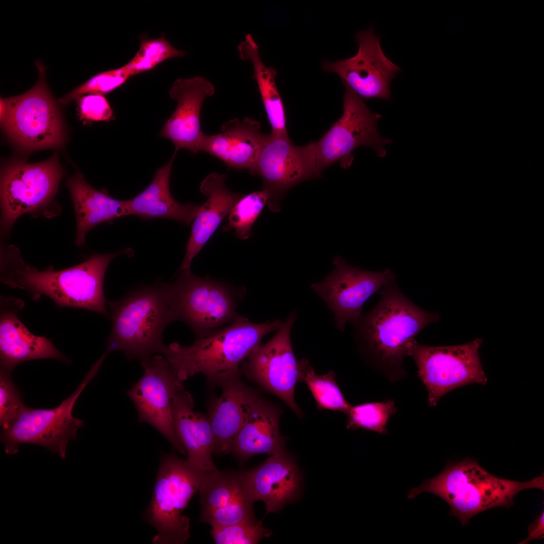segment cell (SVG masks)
Wrapping results in <instances>:
<instances>
[{
    "instance_id": "obj_21",
    "label": "cell",
    "mask_w": 544,
    "mask_h": 544,
    "mask_svg": "<svg viewBox=\"0 0 544 544\" xmlns=\"http://www.w3.org/2000/svg\"><path fill=\"white\" fill-rule=\"evenodd\" d=\"M24 305L20 299L1 296V369L12 372L18 364L36 359L50 358L70 362L50 339L32 334L22 322L19 312Z\"/></svg>"
},
{
    "instance_id": "obj_19",
    "label": "cell",
    "mask_w": 544,
    "mask_h": 544,
    "mask_svg": "<svg viewBox=\"0 0 544 544\" xmlns=\"http://www.w3.org/2000/svg\"><path fill=\"white\" fill-rule=\"evenodd\" d=\"M215 92L213 84L202 77L179 78L174 81L169 95L176 101L177 106L159 134L173 143L174 152L182 149L194 154L199 152L205 134L200 126L201 109L205 100Z\"/></svg>"
},
{
    "instance_id": "obj_37",
    "label": "cell",
    "mask_w": 544,
    "mask_h": 544,
    "mask_svg": "<svg viewBox=\"0 0 544 544\" xmlns=\"http://www.w3.org/2000/svg\"><path fill=\"white\" fill-rule=\"evenodd\" d=\"M11 372L1 369L0 424L7 428L25 406L11 376Z\"/></svg>"
},
{
    "instance_id": "obj_5",
    "label": "cell",
    "mask_w": 544,
    "mask_h": 544,
    "mask_svg": "<svg viewBox=\"0 0 544 544\" xmlns=\"http://www.w3.org/2000/svg\"><path fill=\"white\" fill-rule=\"evenodd\" d=\"M283 321L262 323L239 316L228 324L197 338L189 346L177 343L165 346L162 355L181 381L198 373L208 379L239 369L242 361L260 345L267 333L278 330Z\"/></svg>"
},
{
    "instance_id": "obj_33",
    "label": "cell",
    "mask_w": 544,
    "mask_h": 544,
    "mask_svg": "<svg viewBox=\"0 0 544 544\" xmlns=\"http://www.w3.org/2000/svg\"><path fill=\"white\" fill-rule=\"evenodd\" d=\"M396 412L393 399L363 403L352 406L348 415V429H363L386 435L388 420Z\"/></svg>"
},
{
    "instance_id": "obj_29",
    "label": "cell",
    "mask_w": 544,
    "mask_h": 544,
    "mask_svg": "<svg viewBox=\"0 0 544 544\" xmlns=\"http://www.w3.org/2000/svg\"><path fill=\"white\" fill-rule=\"evenodd\" d=\"M199 494L201 511L219 508L240 500L252 502L244 470H215L206 477Z\"/></svg>"
},
{
    "instance_id": "obj_14",
    "label": "cell",
    "mask_w": 544,
    "mask_h": 544,
    "mask_svg": "<svg viewBox=\"0 0 544 544\" xmlns=\"http://www.w3.org/2000/svg\"><path fill=\"white\" fill-rule=\"evenodd\" d=\"M249 173L261 178L263 189L268 194V208L277 213L281 210L280 201L290 189L304 181L319 178L322 172L317 165L314 142L298 146L290 138L269 134Z\"/></svg>"
},
{
    "instance_id": "obj_3",
    "label": "cell",
    "mask_w": 544,
    "mask_h": 544,
    "mask_svg": "<svg viewBox=\"0 0 544 544\" xmlns=\"http://www.w3.org/2000/svg\"><path fill=\"white\" fill-rule=\"evenodd\" d=\"M530 488L544 490V474L526 482L497 477L483 468L475 459L467 457L449 461L436 476L425 480L407 495L413 499L423 492L433 494L450 506L449 516L465 526L475 515L491 508H510L515 496Z\"/></svg>"
},
{
    "instance_id": "obj_8",
    "label": "cell",
    "mask_w": 544,
    "mask_h": 544,
    "mask_svg": "<svg viewBox=\"0 0 544 544\" xmlns=\"http://www.w3.org/2000/svg\"><path fill=\"white\" fill-rule=\"evenodd\" d=\"M170 289L177 320L185 323L196 339L238 318V303L245 294V289L195 276L190 270H180Z\"/></svg>"
},
{
    "instance_id": "obj_32",
    "label": "cell",
    "mask_w": 544,
    "mask_h": 544,
    "mask_svg": "<svg viewBox=\"0 0 544 544\" xmlns=\"http://www.w3.org/2000/svg\"><path fill=\"white\" fill-rule=\"evenodd\" d=\"M268 194L266 190L244 195L233 208L228 216V222L222 232L232 229L237 238L246 240L252 234V227L267 203Z\"/></svg>"
},
{
    "instance_id": "obj_27",
    "label": "cell",
    "mask_w": 544,
    "mask_h": 544,
    "mask_svg": "<svg viewBox=\"0 0 544 544\" xmlns=\"http://www.w3.org/2000/svg\"><path fill=\"white\" fill-rule=\"evenodd\" d=\"M66 186L72 196L75 212L76 243L78 246L84 244L87 233L93 228L127 216L125 200L114 199L107 191L94 188L80 173L70 178Z\"/></svg>"
},
{
    "instance_id": "obj_12",
    "label": "cell",
    "mask_w": 544,
    "mask_h": 544,
    "mask_svg": "<svg viewBox=\"0 0 544 544\" xmlns=\"http://www.w3.org/2000/svg\"><path fill=\"white\" fill-rule=\"evenodd\" d=\"M62 174L56 154L41 162L16 161L4 167L1 175L2 233L9 231L22 215L48 205L57 192Z\"/></svg>"
},
{
    "instance_id": "obj_17",
    "label": "cell",
    "mask_w": 544,
    "mask_h": 544,
    "mask_svg": "<svg viewBox=\"0 0 544 544\" xmlns=\"http://www.w3.org/2000/svg\"><path fill=\"white\" fill-rule=\"evenodd\" d=\"M355 39L359 47L354 56L325 60L323 70L338 75L345 87L362 99L390 100V83L400 67L386 56L373 28L358 32Z\"/></svg>"
},
{
    "instance_id": "obj_31",
    "label": "cell",
    "mask_w": 544,
    "mask_h": 544,
    "mask_svg": "<svg viewBox=\"0 0 544 544\" xmlns=\"http://www.w3.org/2000/svg\"><path fill=\"white\" fill-rule=\"evenodd\" d=\"M140 40L139 50L124 65L131 76L150 71L168 59L181 57L186 54V51L172 45L164 34L153 39L142 35Z\"/></svg>"
},
{
    "instance_id": "obj_9",
    "label": "cell",
    "mask_w": 544,
    "mask_h": 544,
    "mask_svg": "<svg viewBox=\"0 0 544 544\" xmlns=\"http://www.w3.org/2000/svg\"><path fill=\"white\" fill-rule=\"evenodd\" d=\"M102 363L97 361L75 391L57 407L37 409L26 405L13 421L2 429V442L7 454H16L20 443L42 446L64 458L68 442L76 439L84 422L72 416L73 406L80 394L96 375Z\"/></svg>"
},
{
    "instance_id": "obj_18",
    "label": "cell",
    "mask_w": 544,
    "mask_h": 544,
    "mask_svg": "<svg viewBox=\"0 0 544 544\" xmlns=\"http://www.w3.org/2000/svg\"><path fill=\"white\" fill-rule=\"evenodd\" d=\"M240 369L208 379L221 389L220 395H212L209 416L214 436V453L227 454L242 427L248 409L258 392L241 379Z\"/></svg>"
},
{
    "instance_id": "obj_13",
    "label": "cell",
    "mask_w": 544,
    "mask_h": 544,
    "mask_svg": "<svg viewBox=\"0 0 544 544\" xmlns=\"http://www.w3.org/2000/svg\"><path fill=\"white\" fill-rule=\"evenodd\" d=\"M293 310L266 343L255 347L240 365L247 379L276 395L287 404L300 419L303 413L294 398L298 381L299 361L294 354L291 333L297 317Z\"/></svg>"
},
{
    "instance_id": "obj_34",
    "label": "cell",
    "mask_w": 544,
    "mask_h": 544,
    "mask_svg": "<svg viewBox=\"0 0 544 544\" xmlns=\"http://www.w3.org/2000/svg\"><path fill=\"white\" fill-rule=\"evenodd\" d=\"M131 77L124 65L98 73L75 88L59 101L61 103L66 104L86 94L103 95L109 93L123 85Z\"/></svg>"
},
{
    "instance_id": "obj_1",
    "label": "cell",
    "mask_w": 544,
    "mask_h": 544,
    "mask_svg": "<svg viewBox=\"0 0 544 544\" xmlns=\"http://www.w3.org/2000/svg\"><path fill=\"white\" fill-rule=\"evenodd\" d=\"M381 290L376 305L353 324L354 339L366 363L395 382L406 375L403 360L417 335L440 315L411 301L395 277Z\"/></svg>"
},
{
    "instance_id": "obj_10",
    "label": "cell",
    "mask_w": 544,
    "mask_h": 544,
    "mask_svg": "<svg viewBox=\"0 0 544 544\" xmlns=\"http://www.w3.org/2000/svg\"><path fill=\"white\" fill-rule=\"evenodd\" d=\"M481 339L462 345L429 346L415 342L411 356L418 376L428 394L429 405H436L447 393L469 384H486L488 379L480 362Z\"/></svg>"
},
{
    "instance_id": "obj_30",
    "label": "cell",
    "mask_w": 544,
    "mask_h": 544,
    "mask_svg": "<svg viewBox=\"0 0 544 544\" xmlns=\"http://www.w3.org/2000/svg\"><path fill=\"white\" fill-rule=\"evenodd\" d=\"M298 381L306 384L319 410L337 411L347 414L352 407L337 385L332 371L318 375L309 361L302 359L299 360Z\"/></svg>"
},
{
    "instance_id": "obj_6",
    "label": "cell",
    "mask_w": 544,
    "mask_h": 544,
    "mask_svg": "<svg viewBox=\"0 0 544 544\" xmlns=\"http://www.w3.org/2000/svg\"><path fill=\"white\" fill-rule=\"evenodd\" d=\"M208 474L174 453L163 454L145 514L157 530L153 543L182 544L189 538V519L182 513Z\"/></svg>"
},
{
    "instance_id": "obj_2",
    "label": "cell",
    "mask_w": 544,
    "mask_h": 544,
    "mask_svg": "<svg viewBox=\"0 0 544 544\" xmlns=\"http://www.w3.org/2000/svg\"><path fill=\"white\" fill-rule=\"evenodd\" d=\"M1 257V279L13 288L26 290L33 299L42 295L58 307L83 308L110 318L103 290L105 271L110 262L129 249L106 254H93L87 260L72 267L54 270L52 266L39 270L24 262L14 246Z\"/></svg>"
},
{
    "instance_id": "obj_7",
    "label": "cell",
    "mask_w": 544,
    "mask_h": 544,
    "mask_svg": "<svg viewBox=\"0 0 544 544\" xmlns=\"http://www.w3.org/2000/svg\"><path fill=\"white\" fill-rule=\"evenodd\" d=\"M39 79L25 93L1 98V122L9 138L25 151L58 148L65 141L58 106L44 80V69L37 62Z\"/></svg>"
},
{
    "instance_id": "obj_22",
    "label": "cell",
    "mask_w": 544,
    "mask_h": 544,
    "mask_svg": "<svg viewBox=\"0 0 544 544\" xmlns=\"http://www.w3.org/2000/svg\"><path fill=\"white\" fill-rule=\"evenodd\" d=\"M269 134L262 132L259 121L249 117L234 118L216 134H204L198 152H204L237 170L252 169Z\"/></svg>"
},
{
    "instance_id": "obj_38",
    "label": "cell",
    "mask_w": 544,
    "mask_h": 544,
    "mask_svg": "<svg viewBox=\"0 0 544 544\" xmlns=\"http://www.w3.org/2000/svg\"><path fill=\"white\" fill-rule=\"evenodd\" d=\"M79 111L82 119L89 121H108L113 119V111L106 98L89 94L80 98Z\"/></svg>"
},
{
    "instance_id": "obj_4",
    "label": "cell",
    "mask_w": 544,
    "mask_h": 544,
    "mask_svg": "<svg viewBox=\"0 0 544 544\" xmlns=\"http://www.w3.org/2000/svg\"><path fill=\"white\" fill-rule=\"evenodd\" d=\"M112 329L105 354L119 351L128 360L162 354L165 328L177 320L170 284L158 281L131 291L123 298L107 301Z\"/></svg>"
},
{
    "instance_id": "obj_36",
    "label": "cell",
    "mask_w": 544,
    "mask_h": 544,
    "mask_svg": "<svg viewBox=\"0 0 544 544\" xmlns=\"http://www.w3.org/2000/svg\"><path fill=\"white\" fill-rule=\"evenodd\" d=\"M252 505L250 501L244 500L219 508L201 511L199 521L207 523L212 528L255 522L257 520Z\"/></svg>"
},
{
    "instance_id": "obj_20",
    "label": "cell",
    "mask_w": 544,
    "mask_h": 544,
    "mask_svg": "<svg viewBox=\"0 0 544 544\" xmlns=\"http://www.w3.org/2000/svg\"><path fill=\"white\" fill-rule=\"evenodd\" d=\"M244 471L250 499L253 503L263 502L266 514L280 511L299 497L301 474L295 458L287 450L268 456L258 466Z\"/></svg>"
},
{
    "instance_id": "obj_26",
    "label": "cell",
    "mask_w": 544,
    "mask_h": 544,
    "mask_svg": "<svg viewBox=\"0 0 544 544\" xmlns=\"http://www.w3.org/2000/svg\"><path fill=\"white\" fill-rule=\"evenodd\" d=\"M159 168L149 186L134 197L125 200L127 216L143 219L164 218L188 225L194 220L200 206L192 203L181 204L170 193L169 181L176 155Z\"/></svg>"
},
{
    "instance_id": "obj_28",
    "label": "cell",
    "mask_w": 544,
    "mask_h": 544,
    "mask_svg": "<svg viewBox=\"0 0 544 544\" xmlns=\"http://www.w3.org/2000/svg\"><path fill=\"white\" fill-rule=\"evenodd\" d=\"M237 49L240 58L249 61L252 65L253 77L271 126L270 134L289 138L284 106L276 83L277 70L263 63L258 46L250 34L245 35Z\"/></svg>"
},
{
    "instance_id": "obj_16",
    "label": "cell",
    "mask_w": 544,
    "mask_h": 544,
    "mask_svg": "<svg viewBox=\"0 0 544 544\" xmlns=\"http://www.w3.org/2000/svg\"><path fill=\"white\" fill-rule=\"evenodd\" d=\"M333 263V270L321 281L311 284L310 288L333 313L337 328L344 331L348 323L354 324L360 318L367 300L395 276L388 268L381 271L360 269L339 256Z\"/></svg>"
},
{
    "instance_id": "obj_39",
    "label": "cell",
    "mask_w": 544,
    "mask_h": 544,
    "mask_svg": "<svg viewBox=\"0 0 544 544\" xmlns=\"http://www.w3.org/2000/svg\"><path fill=\"white\" fill-rule=\"evenodd\" d=\"M528 536L519 542L525 544L533 539H539L544 537V511L536 517L534 522L531 523L528 528Z\"/></svg>"
},
{
    "instance_id": "obj_35",
    "label": "cell",
    "mask_w": 544,
    "mask_h": 544,
    "mask_svg": "<svg viewBox=\"0 0 544 544\" xmlns=\"http://www.w3.org/2000/svg\"><path fill=\"white\" fill-rule=\"evenodd\" d=\"M211 534L217 544H255L272 535L262 520L212 528Z\"/></svg>"
},
{
    "instance_id": "obj_15",
    "label": "cell",
    "mask_w": 544,
    "mask_h": 544,
    "mask_svg": "<svg viewBox=\"0 0 544 544\" xmlns=\"http://www.w3.org/2000/svg\"><path fill=\"white\" fill-rule=\"evenodd\" d=\"M141 365L143 376L127 391L138 412L139 422L152 426L178 452L186 455L175 430L172 412L174 396L184 389L182 381L162 355L144 358Z\"/></svg>"
},
{
    "instance_id": "obj_11",
    "label": "cell",
    "mask_w": 544,
    "mask_h": 544,
    "mask_svg": "<svg viewBox=\"0 0 544 544\" xmlns=\"http://www.w3.org/2000/svg\"><path fill=\"white\" fill-rule=\"evenodd\" d=\"M381 117L372 112L359 97L345 87L343 111L341 117L317 142H314L317 165L322 171L339 162L344 168L349 167L353 160V152L361 146L372 149L377 155H386L385 145L391 141L383 137L377 128Z\"/></svg>"
},
{
    "instance_id": "obj_24",
    "label": "cell",
    "mask_w": 544,
    "mask_h": 544,
    "mask_svg": "<svg viewBox=\"0 0 544 544\" xmlns=\"http://www.w3.org/2000/svg\"><path fill=\"white\" fill-rule=\"evenodd\" d=\"M191 394L184 389L178 392L172 401L174 426L183 445L186 461L196 470L209 474L217 470L212 455L215 440L208 416L193 409Z\"/></svg>"
},
{
    "instance_id": "obj_23",
    "label": "cell",
    "mask_w": 544,
    "mask_h": 544,
    "mask_svg": "<svg viewBox=\"0 0 544 544\" xmlns=\"http://www.w3.org/2000/svg\"><path fill=\"white\" fill-rule=\"evenodd\" d=\"M282 413L281 407L258 392L232 442L230 453L243 462L257 454L270 456L286 450L287 438L280 430Z\"/></svg>"
},
{
    "instance_id": "obj_25",
    "label": "cell",
    "mask_w": 544,
    "mask_h": 544,
    "mask_svg": "<svg viewBox=\"0 0 544 544\" xmlns=\"http://www.w3.org/2000/svg\"><path fill=\"white\" fill-rule=\"evenodd\" d=\"M226 175L214 172L201 182L199 190L206 202L193 220L190 236L180 270H190L193 258L199 253L224 219L244 195L230 191L225 184Z\"/></svg>"
}]
</instances>
